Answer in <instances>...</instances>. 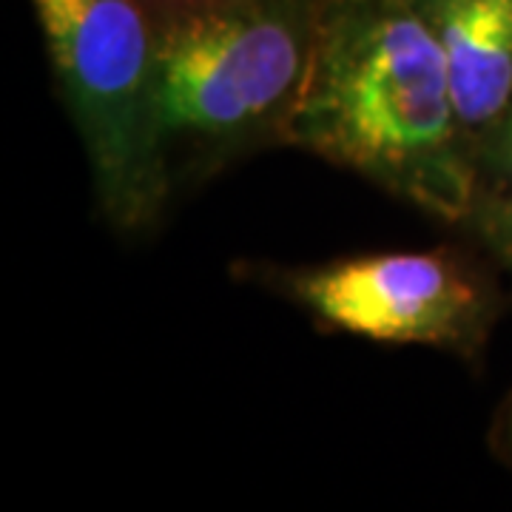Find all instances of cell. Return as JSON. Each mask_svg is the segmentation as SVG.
Segmentation results:
<instances>
[{"label":"cell","mask_w":512,"mask_h":512,"mask_svg":"<svg viewBox=\"0 0 512 512\" xmlns=\"http://www.w3.org/2000/svg\"><path fill=\"white\" fill-rule=\"evenodd\" d=\"M288 146L342 165L436 220L464 225L476 151L447 57L413 0H325Z\"/></svg>","instance_id":"obj_1"},{"label":"cell","mask_w":512,"mask_h":512,"mask_svg":"<svg viewBox=\"0 0 512 512\" xmlns=\"http://www.w3.org/2000/svg\"><path fill=\"white\" fill-rule=\"evenodd\" d=\"M325 0H222L160 26V143L174 194L288 146Z\"/></svg>","instance_id":"obj_2"},{"label":"cell","mask_w":512,"mask_h":512,"mask_svg":"<svg viewBox=\"0 0 512 512\" xmlns=\"http://www.w3.org/2000/svg\"><path fill=\"white\" fill-rule=\"evenodd\" d=\"M103 217L154 228L174 188L160 143V26L143 0H32Z\"/></svg>","instance_id":"obj_3"},{"label":"cell","mask_w":512,"mask_h":512,"mask_svg":"<svg viewBox=\"0 0 512 512\" xmlns=\"http://www.w3.org/2000/svg\"><path fill=\"white\" fill-rule=\"evenodd\" d=\"M268 279L325 328L467 359L487 345L498 316V296L487 276L450 248L276 268Z\"/></svg>","instance_id":"obj_4"},{"label":"cell","mask_w":512,"mask_h":512,"mask_svg":"<svg viewBox=\"0 0 512 512\" xmlns=\"http://www.w3.org/2000/svg\"><path fill=\"white\" fill-rule=\"evenodd\" d=\"M447 57L473 151L512 111V0H413Z\"/></svg>","instance_id":"obj_5"},{"label":"cell","mask_w":512,"mask_h":512,"mask_svg":"<svg viewBox=\"0 0 512 512\" xmlns=\"http://www.w3.org/2000/svg\"><path fill=\"white\" fill-rule=\"evenodd\" d=\"M478 200H512V111L476 148Z\"/></svg>","instance_id":"obj_6"},{"label":"cell","mask_w":512,"mask_h":512,"mask_svg":"<svg viewBox=\"0 0 512 512\" xmlns=\"http://www.w3.org/2000/svg\"><path fill=\"white\" fill-rule=\"evenodd\" d=\"M464 228L512 271V200H478Z\"/></svg>","instance_id":"obj_7"},{"label":"cell","mask_w":512,"mask_h":512,"mask_svg":"<svg viewBox=\"0 0 512 512\" xmlns=\"http://www.w3.org/2000/svg\"><path fill=\"white\" fill-rule=\"evenodd\" d=\"M151 15L157 23L171 18H180V15H188V12H200V9H208L214 3H222V0H143Z\"/></svg>","instance_id":"obj_8"},{"label":"cell","mask_w":512,"mask_h":512,"mask_svg":"<svg viewBox=\"0 0 512 512\" xmlns=\"http://www.w3.org/2000/svg\"><path fill=\"white\" fill-rule=\"evenodd\" d=\"M510 439H512V424H510Z\"/></svg>","instance_id":"obj_9"}]
</instances>
